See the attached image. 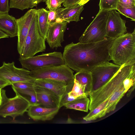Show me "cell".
Listing matches in <instances>:
<instances>
[{"instance_id":"cell-1","label":"cell","mask_w":135,"mask_h":135,"mask_svg":"<svg viewBox=\"0 0 135 135\" xmlns=\"http://www.w3.org/2000/svg\"><path fill=\"white\" fill-rule=\"evenodd\" d=\"M115 39L106 37L95 42H72L64 48L62 54L65 64L76 72L90 71L110 60L109 51Z\"/></svg>"},{"instance_id":"cell-2","label":"cell","mask_w":135,"mask_h":135,"mask_svg":"<svg viewBox=\"0 0 135 135\" xmlns=\"http://www.w3.org/2000/svg\"><path fill=\"white\" fill-rule=\"evenodd\" d=\"M135 69V60L121 66L117 72L102 86L89 94V110L91 111L105 101H109L112 94L123 85L124 80Z\"/></svg>"},{"instance_id":"cell-3","label":"cell","mask_w":135,"mask_h":135,"mask_svg":"<svg viewBox=\"0 0 135 135\" xmlns=\"http://www.w3.org/2000/svg\"><path fill=\"white\" fill-rule=\"evenodd\" d=\"M110 60L121 66L135 60V29L115 38L110 48Z\"/></svg>"},{"instance_id":"cell-4","label":"cell","mask_w":135,"mask_h":135,"mask_svg":"<svg viewBox=\"0 0 135 135\" xmlns=\"http://www.w3.org/2000/svg\"><path fill=\"white\" fill-rule=\"evenodd\" d=\"M30 71V76L36 79H46L59 81L73 87L74 80V71L65 64Z\"/></svg>"},{"instance_id":"cell-5","label":"cell","mask_w":135,"mask_h":135,"mask_svg":"<svg viewBox=\"0 0 135 135\" xmlns=\"http://www.w3.org/2000/svg\"><path fill=\"white\" fill-rule=\"evenodd\" d=\"M45 40L39 31L37 13L32 22L19 58L32 57L38 53L45 51L46 49Z\"/></svg>"},{"instance_id":"cell-6","label":"cell","mask_w":135,"mask_h":135,"mask_svg":"<svg viewBox=\"0 0 135 135\" xmlns=\"http://www.w3.org/2000/svg\"><path fill=\"white\" fill-rule=\"evenodd\" d=\"M108 11L99 10L95 18L79 37V42H95L106 37V25Z\"/></svg>"},{"instance_id":"cell-7","label":"cell","mask_w":135,"mask_h":135,"mask_svg":"<svg viewBox=\"0 0 135 135\" xmlns=\"http://www.w3.org/2000/svg\"><path fill=\"white\" fill-rule=\"evenodd\" d=\"M1 92L0 116H10L14 120L16 117L23 115L31 105L28 100L19 95H16L13 98H8L5 90L2 89Z\"/></svg>"},{"instance_id":"cell-8","label":"cell","mask_w":135,"mask_h":135,"mask_svg":"<svg viewBox=\"0 0 135 135\" xmlns=\"http://www.w3.org/2000/svg\"><path fill=\"white\" fill-rule=\"evenodd\" d=\"M19 61L22 68L30 71L65 64L61 52L56 51L25 58H19Z\"/></svg>"},{"instance_id":"cell-9","label":"cell","mask_w":135,"mask_h":135,"mask_svg":"<svg viewBox=\"0 0 135 135\" xmlns=\"http://www.w3.org/2000/svg\"><path fill=\"white\" fill-rule=\"evenodd\" d=\"M121 66L109 62L99 65L90 71L92 82L91 92L108 81L117 72Z\"/></svg>"},{"instance_id":"cell-10","label":"cell","mask_w":135,"mask_h":135,"mask_svg":"<svg viewBox=\"0 0 135 135\" xmlns=\"http://www.w3.org/2000/svg\"><path fill=\"white\" fill-rule=\"evenodd\" d=\"M30 71L23 68L16 67L15 63L5 62L0 67V77L10 82H27L33 83L36 79L30 75Z\"/></svg>"},{"instance_id":"cell-11","label":"cell","mask_w":135,"mask_h":135,"mask_svg":"<svg viewBox=\"0 0 135 135\" xmlns=\"http://www.w3.org/2000/svg\"><path fill=\"white\" fill-rule=\"evenodd\" d=\"M126 21L116 10L108 11L106 25V37L115 38L127 32Z\"/></svg>"},{"instance_id":"cell-12","label":"cell","mask_w":135,"mask_h":135,"mask_svg":"<svg viewBox=\"0 0 135 135\" xmlns=\"http://www.w3.org/2000/svg\"><path fill=\"white\" fill-rule=\"evenodd\" d=\"M37 9H31L20 18L16 19L18 37L17 49L20 55L22 52L32 22L37 14Z\"/></svg>"},{"instance_id":"cell-13","label":"cell","mask_w":135,"mask_h":135,"mask_svg":"<svg viewBox=\"0 0 135 135\" xmlns=\"http://www.w3.org/2000/svg\"><path fill=\"white\" fill-rule=\"evenodd\" d=\"M68 23L62 21L49 24L45 40L51 48L62 47L61 43L64 41V34Z\"/></svg>"},{"instance_id":"cell-14","label":"cell","mask_w":135,"mask_h":135,"mask_svg":"<svg viewBox=\"0 0 135 135\" xmlns=\"http://www.w3.org/2000/svg\"><path fill=\"white\" fill-rule=\"evenodd\" d=\"M33 84L35 86L44 87L53 92L58 97L60 103L64 95L72 88L63 82L49 79H36Z\"/></svg>"},{"instance_id":"cell-15","label":"cell","mask_w":135,"mask_h":135,"mask_svg":"<svg viewBox=\"0 0 135 135\" xmlns=\"http://www.w3.org/2000/svg\"><path fill=\"white\" fill-rule=\"evenodd\" d=\"M34 89L39 105L47 108H60L59 98L53 92L47 88L35 85Z\"/></svg>"},{"instance_id":"cell-16","label":"cell","mask_w":135,"mask_h":135,"mask_svg":"<svg viewBox=\"0 0 135 135\" xmlns=\"http://www.w3.org/2000/svg\"><path fill=\"white\" fill-rule=\"evenodd\" d=\"M84 6L77 4L70 7L58 8L56 10V22H78L79 21L80 14L84 9Z\"/></svg>"},{"instance_id":"cell-17","label":"cell","mask_w":135,"mask_h":135,"mask_svg":"<svg viewBox=\"0 0 135 135\" xmlns=\"http://www.w3.org/2000/svg\"><path fill=\"white\" fill-rule=\"evenodd\" d=\"M59 107L47 108L31 105L27 110L28 115L34 120L46 121L52 119L58 113Z\"/></svg>"},{"instance_id":"cell-18","label":"cell","mask_w":135,"mask_h":135,"mask_svg":"<svg viewBox=\"0 0 135 135\" xmlns=\"http://www.w3.org/2000/svg\"><path fill=\"white\" fill-rule=\"evenodd\" d=\"M0 30L10 37L17 36L16 19L8 13H0Z\"/></svg>"},{"instance_id":"cell-19","label":"cell","mask_w":135,"mask_h":135,"mask_svg":"<svg viewBox=\"0 0 135 135\" xmlns=\"http://www.w3.org/2000/svg\"><path fill=\"white\" fill-rule=\"evenodd\" d=\"M74 80L84 88L87 96L91 92L92 87V79L90 71H81L76 72L74 75Z\"/></svg>"},{"instance_id":"cell-20","label":"cell","mask_w":135,"mask_h":135,"mask_svg":"<svg viewBox=\"0 0 135 135\" xmlns=\"http://www.w3.org/2000/svg\"><path fill=\"white\" fill-rule=\"evenodd\" d=\"M37 15L39 31L41 35L45 39L49 25L47 21V10L43 8L38 9Z\"/></svg>"},{"instance_id":"cell-21","label":"cell","mask_w":135,"mask_h":135,"mask_svg":"<svg viewBox=\"0 0 135 135\" xmlns=\"http://www.w3.org/2000/svg\"><path fill=\"white\" fill-rule=\"evenodd\" d=\"M127 92V91L124 88L123 84L116 90L108 102L105 108L106 114L115 110L118 103Z\"/></svg>"},{"instance_id":"cell-22","label":"cell","mask_w":135,"mask_h":135,"mask_svg":"<svg viewBox=\"0 0 135 135\" xmlns=\"http://www.w3.org/2000/svg\"><path fill=\"white\" fill-rule=\"evenodd\" d=\"M90 99L87 97H81L66 104L64 106L67 109L87 112L89 110Z\"/></svg>"},{"instance_id":"cell-23","label":"cell","mask_w":135,"mask_h":135,"mask_svg":"<svg viewBox=\"0 0 135 135\" xmlns=\"http://www.w3.org/2000/svg\"><path fill=\"white\" fill-rule=\"evenodd\" d=\"M46 0H10V8L18 9L22 10L31 8L36 6Z\"/></svg>"},{"instance_id":"cell-24","label":"cell","mask_w":135,"mask_h":135,"mask_svg":"<svg viewBox=\"0 0 135 135\" xmlns=\"http://www.w3.org/2000/svg\"><path fill=\"white\" fill-rule=\"evenodd\" d=\"M12 88L16 95H19L28 100L31 105H39L34 88L20 89L12 87Z\"/></svg>"},{"instance_id":"cell-25","label":"cell","mask_w":135,"mask_h":135,"mask_svg":"<svg viewBox=\"0 0 135 135\" xmlns=\"http://www.w3.org/2000/svg\"><path fill=\"white\" fill-rule=\"evenodd\" d=\"M108 102V101H105L90 111L88 114L83 118V119L86 121H89L104 116L106 114L105 108Z\"/></svg>"},{"instance_id":"cell-26","label":"cell","mask_w":135,"mask_h":135,"mask_svg":"<svg viewBox=\"0 0 135 135\" xmlns=\"http://www.w3.org/2000/svg\"><path fill=\"white\" fill-rule=\"evenodd\" d=\"M116 10L126 17L131 18V20L135 21V7H130L118 3Z\"/></svg>"},{"instance_id":"cell-27","label":"cell","mask_w":135,"mask_h":135,"mask_svg":"<svg viewBox=\"0 0 135 135\" xmlns=\"http://www.w3.org/2000/svg\"><path fill=\"white\" fill-rule=\"evenodd\" d=\"M123 84L124 88L127 91V96L129 97L135 88V69L124 80Z\"/></svg>"},{"instance_id":"cell-28","label":"cell","mask_w":135,"mask_h":135,"mask_svg":"<svg viewBox=\"0 0 135 135\" xmlns=\"http://www.w3.org/2000/svg\"><path fill=\"white\" fill-rule=\"evenodd\" d=\"M69 95L77 98L81 96L87 97L84 88L75 80L71 90L68 93Z\"/></svg>"},{"instance_id":"cell-29","label":"cell","mask_w":135,"mask_h":135,"mask_svg":"<svg viewBox=\"0 0 135 135\" xmlns=\"http://www.w3.org/2000/svg\"><path fill=\"white\" fill-rule=\"evenodd\" d=\"M118 2V0H100L99 4L100 9L108 11L116 10Z\"/></svg>"},{"instance_id":"cell-30","label":"cell","mask_w":135,"mask_h":135,"mask_svg":"<svg viewBox=\"0 0 135 135\" xmlns=\"http://www.w3.org/2000/svg\"><path fill=\"white\" fill-rule=\"evenodd\" d=\"M12 87L20 89L34 88L33 83L27 82H18L11 84Z\"/></svg>"},{"instance_id":"cell-31","label":"cell","mask_w":135,"mask_h":135,"mask_svg":"<svg viewBox=\"0 0 135 135\" xmlns=\"http://www.w3.org/2000/svg\"><path fill=\"white\" fill-rule=\"evenodd\" d=\"M46 7L49 10L55 11L61 7L62 4L59 0H46Z\"/></svg>"},{"instance_id":"cell-32","label":"cell","mask_w":135,"mask_h":135,"mask_svg":"<svg viewBox=\"0 0 135 135\" xmlns=\"http://www.w3.org/2000/svg\"><path fill=\"white\" fill-rule=\"evenodd\" d=\"M10 8L8 0H0V13H8Z\"/></svg>"},{"instance_id":"cell-33","label":"cell","mask_w":135,"mask_h":135,"mask_svg":"<svg viewBox=\"0 0 135 135\" xmlns=\"http://www.w3.org/2000/svg\"><path fill=\"white\" fill-rule=\"evenodd\" d=\"M48 13L47 21L49 24H51L56 22V12L55 11H47Z\"/></svg>"},{"instance_id":"cell-34","label":"cell","mask_w":135,"mask_h":135,"mask_svg":"<svg viewBox=\"0 0 135 135\" xmlns=\"http://www.w3.org/2000/svg\"><path fill=\"white\" fill-rule=\"evenodd\" d=\"M81 0H65L62 3L65 7H71L77 4Z\"/></svg>"},{"instance_id":"cell-35","label":"cell","mask_w":135,"mask_h":135,"mask_svg":"<svg viewBox=\"0 0 135 135\" xmlns=\"http://www.w3.org/2000/svg\"><path fill=\"white\" fill-rule=\"evenodd\" d=\"M119 2L125 6L130 7H135V0H118Z\"/></svg>"},{"instance_id":"cell-36","label":"cell","mask_w":135,"mask_h":135,"mask_svg":"<svg viewBox=\"0 0 135 135\" xmlns=\"http://www.w3.org/2000/svg\"><path fill=\"white\" fill-rule=\"evenodd\" d=\"M11 85V84L7 81L0 77V87L3 88L8 85Z\"/></svg>"},{"instance_id":"cell-37","label":"cell","mask_w":135,"mask_h":135,"mask_svg":"<svg viewBox=\"0 0 135 135\" xmlns=\"http://www.w3.org/2000/svg\"><path fill=\"white\" fill-rule=\"evenodd\" d=\"M9 37V36L7 35L0 30V40L2 38Z\"/></svg>"},{"instance_id":"cell-38","label":"cell","mask_w":135,"mask_h":135,"mask_svg":"<svg viewBox=\"0 0 135 135\" xmlns=\"http://www.w3.org/2000/svg\"><path fill=\"white\" fill-rule=\"evenodd\" d=\"M90 0H81L78 4L80 5H84L87 3Z\"/></svg>"},{"instance_id":"cell-39","label":"cell","mask_w":135,"mask_h":135,"mask_svg":"<svg viewBox=\"0 0 135 135\" xmlns=\"http://www.w3.org/2000/svg\"><path fill=\"white\" fill-rule=\"evenodd\" d=\"M2 88L0 87V104L1 103L2 100V92L1 90Z\"/></svg>"},{"instance_id":"cell-40","label":"cell","mask_w":135,"mask_h":135,"mask_svg":"<svg viewBox=\"0 0 135 135\" xmlns=\"http://www.w3.org/2000/svg\"><path fill=\"white\" fill-rule=\"evenodd\" d=\"M61 3L62 4L65 0H59Z\"/></svg>"}]
</instances>
